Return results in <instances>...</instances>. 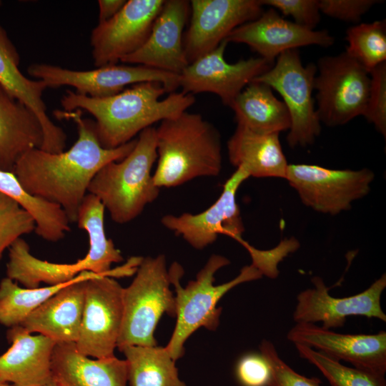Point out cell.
Wrapping results in <instances>:
<instances>
[{
  "mask_svg": "<svg viewBox=\"0 0 386 386\" xmlns=\"http://www.w3.org/2000/svg\"><path fill=\"white\" fill-rule=\"evenodd\" d=\"M43 142L36 115L0 85V170L13 172L19 158Z\"/></svg>",
  "mask_w": 386,
  "mask_h": 386,
  "instance_id": "cell-25",
  "label": "cell"
},
{
  "mask_svg": "<svg viewBox=\"0 0 386 386\" xmlns=\"http://www.w3.org/2000/svg\"><path fill=\"white\" fill-rule=\"evenodd\" d=\"M279 134L256 133L237 125L227 144L230 163L249 177L285 179L288 164Z\"/></svg>",
  "mask_w": 386,
  "mask_h": 386,
  "instance_id": "cell-26",
  "label": "cell"
},
{
  "mask_svg": "<svg viewBox=\"0 0 386 386\" xmlns=\"http://www.w3.org/2000/svg\"><path fill=\"white\" fill-rule=\"evenodd\" d=\"M316 74V65L304 66L298 50L291 49L282 53L267 71L252 81L281 95L290 117L287 141L292 148L312 144L321 132L312 98Z\"/></svg>",
  "mask_w": 386,
  "mask_h": 386,
  "instance_id": "cell-7",
  "label": "cell"
},
{
  "mask_svg": "<svg viewBox=\"0 0 386 386\" xmlns=\"http://www.w3.org/2000/svg\"><path fill=\"white\" fill-rule=\"evenodd\" d=\"M190 23L183 38L189 64L217 48L237 27L259 17L260 0H192Z\"/></svg>",
  "mask_w": 386,
  "mask_h": 386,
  "instance_id": "cell-17",
  "label": "cell"
},
{
  "mask_svg": "<svg viewBox=\"0 0 386 386\" xmlns=\"http://www.w3.org/2000/svg\"><path fill=\"white\" fill-rule=\"evenodd\" d=\"M76 277L65 283L31 289L19 287L7 277L3 278L0 282V324L8 327L20 325L31 312Z\"/></svg>",
  "mask_w": 386,
  "mask_h": 386,
  "instance_id": "cell-29",
  "label": "cell"
},
{
  "mask_svg": "<svg viewBox=\"0 0 386 386\" xmlns=\"http://www.w3.org/2000/svg\"><path fill=\"white\" fill-rule=\"evenodd\" d=\"M259 352L267 359L272 368V386H320L322 382L318 377H305L291 368L279 357L274 345L270 341H262Z\"/></svg>",
  "mask_w": 386,
  "mask_h": 386,
  "instance_id": "cell-34",
  "label": "cell"
},
{
  "mask_svg": "<svg viewBox=\"0 0 386 386\" xmlns=\"http://www.w3.org/2000/svg\"><path fill=\"white\" fill-rule=\"evenodd\" d=\"M229 43L219 45L189 64L179 74L183 93L210 92L230 106L237 95L256 77L267 71L274 63L261 57H251L230 64L224 59Z\"/></svg>",
  "mask_w": 386,
  "mask_h": 386,
  "instance_id": "cell-16",
  "label": "cell"
},
{
  "mask_svg": "<svg viewBox=\"0 0 386 386\" xmlns=\"http://www.w3.org/2000/svg\"><path fill=\"white\" fill-rule=\"evenodd\" d=\"M1 4V1H0V5Z\"/></svg>",
  "mask_w": 386,
  "mask_h": 386,
  "instance_id": "cell-44",
  "label": "cell"
},
{
  "mask_svg": "<svg viewBox=\"0 0 386 386\" xmlns=\"http://www.w3.org/2000/svg\"><path fill=\"white\" fill-rule=\"evenodd\" d=\"M60 119L72 120L78 138L66 151L54 153L32 149L17 161L13 173L30 195L59 206L70 222H76L80 205L95 174L107 164L126 157L137 139L114 149L99 142L94 121L84 118L80 109L54 112Z\"/></svg>",
  "mask_w": 386,
  "mask_h": 386,
  "instance_id": "cell-1",
  "label": "cell"
},
{
  "mask_svg": "<svg viewBox=\"0 0 386 386\" xmlns=\"http://www.w3.org/2000/svg\"><path fill=\"white\" fill-rule=\"evenodd\" d=\"M239 244L249 254L252 259L251 264L256 267L262 276L272 279L276 278L279 274L278 264L299 247L298 242L294 238L285 239L277 247L269 250L257 249L244 239Z\"/></svg>",
  "mask_w": 386,
  "mask_h": 386,
  "instance_id": "cell-35",
  "label": "cell"
},
{
  "mask_svg": "<svg viewBox=\"0 0 386 386\" xmlns=\"http://www.w3.org/2000/svg\"><path fill=\"white\" fill-rule=\"evenodd\" d=\"M235 376L241 386H272V368L260 352L243 355L236 365Z\"/></svg>",
  "mask_w": 386,
  "mask_h": 386,
  "instance_id": "cell-37",
  "label": "cell"
},
{
  "mask_svg": "<svg viewBox=\"0 0 386 386\" xmlns=\"http://www.w3.org/2000/svg\"><path fill=\"white\" fill-rule=\"evenodd\" d=\"M154 184L174 187L201 177H217L222 167L221 136L199 114L187 111L156 128Z\"/></svg>",
  "mask_w": 386,
  "mask_h": 386,
  "instance_id": "cell-3",
  "label": "cell"
},
{
  "mask_svg": "<svg viewBox=\"0 0 386 386\" xmlns=\"http://www.w3.org/2000/svg\"><path fill=\"white\" fill-rule=\"evenodd\" d=\"M238 126L259 134H279L290 129V117L282 101L272 89L259 82H251L229 106Z\"/></svg>",
  "mask_w": 386,
  "mask_h": 386,
  "instance_id": "cell-27",
  "label": "cell"
},
{
  "mask_svg": "<svg viewBox=\"0 0 386 386\" xmlns=\"http://www.w3.org/2000/svg\"><path fill=\"white\" fill-rule=\"evenodd\" d=\"M288 340L322 352L353 367L385 376L386 332L342 334L312 323H296L287 334Z\"/></svg>",
  "mask_w": 386,
  "mask_h": 386,
  "instance_id": "cell-18",
  "label": "cell"
},
{
  "mask_svg": "<svg viewBox=\"0 0 386 386\" xmlns=\"http://www.w3.org/2000/svg\"><path fill=\"white\" fill-rule=\"evenodd\" d=\"M10 347L0 355V382L15 386H46L53 380L51 358L56 344L33 335L21 325L6 333Z\"/></svg>",
  "mask_w": 386,
  "mask_h": 386,
  "instance_id": "cell-22",
  "label": "cell"
},
{
  "mask_svg": "<svg viewBox=\"0 0 386 386\" xmlns=\"http://www.w3.org/2000/svg\"><path fill=\"white\" fill-rule=\"evenodd\" d=\"M46 386H56V385L55 382H54V380H52V382L49 383V385H47Z\"/></svg>",
  "mask_w": 386,
  "mask_h": 386,
  "instance_id": "cell-42",
  "label": "cell"
},
{
  "mask_svg": "<svg viewBox=\"0 0 386 386\" xmlns=\"http://www.w3.org/2000/svg\"><path fill=\"white\" fill-rule=\"evenodd\" d=\"M299 355L315 366L331 386H386L385 376L343 365L322 352L295 344Z\"/></svg>",
  "mask_w": 386,
  "mask_h": 386,
  "instance_id": "cell-31",
  "label": "cell"
},
{
  "mask_svg": "<svg viewBox=\"0 0 386 386\" xmlns=\"http://www.w3.org/2000/svg\"><path fill=\"white\" fill-rule=\"evenodd\" d=\"M28 74L50 88L70 86L76 93L91 98L115 95L128 85L146 81L162 84L167 92L179 86V75L142 65L112 64L79 71L49 64H32Z\"/></svg>",
  "mask_w": 386,
  "mask_h": 386,
  "instance_id": "cell-9",
  "label": "cell"
},
{
  "mask_svg": "<svg viewBox=\"0 0 386 386\" xmlns=\"http://www.w3.org/2000/svg\"><path fill=\"white\" fill-rule=\"evenodd\" d=\"M164 0H129L110 19L99 23L90 36L96 67L117 64L147 39Z\"/></svg>",
  "mask_w": 386,
  "mask_h": 386,
  "instance_id": "cell-14",
  "label": "cell"
},
{
  "mask_svg": "<svg viewBox=\"0 0 386 386\" xmlns=\"http://www.w3.org/2000/svg\"><path fill=\"white\" fill-rule=\"evenodd\" d=\"M51 370L53 380L61 386H127L128 382L126 360L91 359L74 342L56 344Z\"/></svg>",
  "mask_w": 386,
  "mask_h": 386,
  "instance_id": "cell-24",
  "label": "cell"
},
{
  "mask_svg": "<svg viewBox=\"0 0 386 386\" xmlns=\"http://www.w3.org/2000/svg\"><path fill=\"white\" fill-rule=\"evenodd\" d=\"M157 159L156 128L142 130L132 151L111 162L95 174L88 193L103 204L113 222L126 224L136 219L159 196L152 169Z\"/></svg>",
  "mask_w": 386,
  "mask_h": 386,
  "instance_id": "cell-4",
  "label": "cell"
},
{
  "mask_svg": "<svg viewBox=\"0 0 386 386\" xmlns=\"http://www.w3.org/2000/svg\"><path fill=\"white\" fill-rule=\"evenodd\" d=\"M15 184V177L12 172L0 170V192L9 194Z\"/></svg>",
  "mask_w": 386,
  "mask_h": 386,
  "instance_id": "cell-40",
  "label": "cell"
},
{
  "mask_svg": "<svg viewBox=\"0 0 386 386\" xmlns=\"http://www.w3.org/2000/svg\"><path fill=\"white\" fill-rule=\"evenodd\" d=\"M314 89L320 122L343 125L364 114L370 86V73L345 51L318 60Z\"/></svg>",
  "mask_w": 386,
  "mask_h": 386,
  "instance_id": "cell-8",
  "label": "cell"
},
{
  "mask_svg": "<svg viewBox=\"0 0 386 386\" xmlns=\"http://www.w3.org/2000/svg\"><path fill=\"white\" fill-rule=\"evenodd\" d=\"M370 86L363 116L385 137L386 136V63L370 71Z\"/></svg>",
  "mask_w": 386,
  "mask_h": 386,
  "instance_id": "cell-33",
  "label": "cell"
},
{
  "mask_svg": "<svg viewBox=\"0 0 386 386\" xmlns=\"http://www.w3.org/2000/svg\"><path fill=\"white\" fill-rule=\"evenodd\" d=\"M372 170L332 169L314 164H288L285 179L302 202L315 211L336 215L370 191Z\"/></svg>",
  "mask_w": 386,
  "mask_h": 386,
  "instance_id": "cell-10",
  "label": "cell"
},
{
  "mask_svg": "<svg viewBox=\"0 0 386 386\" xmlns=\"http://www.w3.org/2000/svg\"><path fill=\"white\" fill-rule=\"evenodd\" d=\"M228 43L244 44L274 63L282 53L299 47L317 45L328 47L334 38L327 30L316 31L286 20L270 8L257 19L234 29L225 39Z\"/></svg>",
  "mask_w": 386,
  "mask_h": 386,
  "instance_id": "cell-19",
  "label": "cell"
},
{
  "mask_svg": "<svg viewBox=\"0 0 386 386\" xmlns=\"http://www.w3.org/2000/svg\"><path fill=\"white\" fill-rule=\"evenodd\" d=\"M167 92L159 82L132 85L108 97L91 98L67 90L61 99L64 112L80 109L95 118L96 135L106 149L119 147L154 123L172 119L187 111L195 102L193 94Z\"/></svg>",
  "mask_w": 386,
  "mask_h": 386,
  "instance_id": "cell-2",
  "label": "cell"
},
{
  "mask_svg": "<svg viewBox=\"0 0 386 386\" xmlns=\"http://www.w3.org/2000/svg\"><path fill=\"white\" fill-rule=\"evenodd\" d=\"M123 288L109 275L86 281L81 328L75 342L81 354L96 359L114 356L123 318Z\"/></svg>",
  "mask_w": 386,
  "mask_h": 386,
  "instance_id": "cell-12",
  "label": "cell"
},
{
  "mask_svg": "<svg viewBox=\"0 0 386 386\" xmlns=\"http://www.w3.org/2000/svg\"><path fill=\"white\" fill-rule=\"evenodd\" d=\"M0 386H15L14 385H10L9 383H4V382H0Z\"/></svg>",
  "mask_w": 386,
  "mask_h": 386,
  "instance_id": "cell-41",
  "label": "cell"
},
{
  "mask_svg": "<svg viewBox=\"0 0 386 386\" xmlns=\"http://www.w3.org/2000/svg\"><path fill=\"white\" fill-rule=\"evenodd\" d=\"M119 350L126 357L129 386H187L165 347L128 345Z\"/></svg>",
  "mask_w": 386,
  "mask_h": 386,
  "instance_id": "cell-28",
  "label": "cell"
},
{
  "mask_svg": "<svg viewBox=\"0 0 386 386\" xmlns=\"http://www.w3.org/2000/svg\"><path fill=\"white\" fill-rule=\"evenodd\" d=\"M125 0H99V23L106 21L115 16L124 6Z\"/></svg>",
  "mask_w": 386,
  "mask_h": 386,
  "instance_id": "cell-39",
  "label": "cell"
},
{
  "mask_svg": "<svg viewBox=\"0 0 386 386\" xmlns=\"http://www.w3.org/2000/svg\"><path fill=\"white\" fill-rule=\"evenodd\" d=\"M314 287L300 292L292 317L296 323L321 322L327 330L342 327L350 316H363L386 322L380 299L386 287V274H383L364 291L345 297L330 295V288L320 277L311 279Z\"/></svg>",
  "mask_w": 386,
  "mask_h": 386,
  "instance_id": "cell-15",
  "label": "cell"
},
{
  "mask_svg": "<svg viewBox=\"0 0 386 386\" xmlns=\"http://www.w3.org/2000/svg\"><path fill=\"white\" fill-rule=\"evenodd\" d=\"M377 0H320V12L346 22L358 23Z\"/></svg>",
  "mask_w": 386,
  "mask_h": 386,
  "instance_id": "cell-38",
  "label": "cell"
},
{
  "mask_svg": "<svg viewBox=\"0 0 386 386\" xmlns=\"http://www.w3.org/2000/svg\"><path fill=\"white\" fill-rule=\"evenodd\" d=\"M346 53L369 73L386 60L385 20L360 23L347 29Z\"/></svg>",
  "mask_w": 386,
  "mask_h": 386,
  "instance_id": "cell-30",
  "label": "cell"
},
{
  "mask_svg": "<svg viewBox=\"0 0 386 386\" xmlns=\"http://www.w3.org/2000/svg\"><path fill=\"white\" fill-rule=\"evenodd\" d=\"M166 257L142 259L132 283L123 288V318L117 347L157 346L154 330L164 313L175 317Z\"/></svg>",
  "mask_w": 386,
  "mask_h": 386,
  "instance_id": "cell-6",
  "label": "cell"
},
{
  "mask_svg": "<svg viewBox=\"0 0 386 386\" xmlns=\"http://www.w3.org/2000/svg\"><path fill=\"white\" fill-rule=\"evenodd\" d=\"M89 239V248L84 258L73 263H56L34 257L28 243L20 237L8 249L6 277L30 289L39 287L41 282L49 285L65 283L85 271L120 277L119 267L111 269L119 259L115 248L99 237Z\"/></svg>",
  "mask_w": 386,
  "mask_h": 386,
  "instance_id": "cell-11",
  "label": "cell"
},
{
  "mask_svg": "<svg viewBox=\"0 0 386 386\" xmlns=\"http://www.w3.org/2000/svg\"><path fill=\"white\" fill-rule=\"evenodd\" d=\"M249 177L242 167H237L225 182L220 196L209 208L198 214L164 215L161 219L162 224L196 249L213 244L219 234L229 236L239 243L243 239L244 227L236 195Z\"/></svg>",
  "mask_w": 386,
  "mask_h": 386,
  "instance_id": "cell-13",
  "label": "cell"
},
{
  "mask_svg": "<svg viewBox=\"0 0 386 386\" xmlns=\"http://www.w3.org/2000/svg\"><path fill=\"white\" fill-rule=\"evenodd\" d=\"M189 13V1H165L144 44L120 61L179 75L189 65L182 34Z\"/></svg>",
  "mask_w": 386,
  "mask_h": 386,
  "instance_id": "cell-20",
  "label": "cell"
},
{
  "mask_svg": "<svg viewBox=\"0 0 386 386\" xmlns=\"http://www.w3.org/2000/svg\"><path fill=\"white\" fill-rule=\"evenodd\" d=\"M20 56L5 29L0 26V85L13 97L28 107L38 117L44 133L41 149L49 152L64 150L66 135L46 114L42 98L46 84L26 77L19 69Z\"/></svg>",
  "mask_w": 386,
  "mask_h": 386,
  "instance_id": "cell-23",
  "label": "cell"
},
{
  "mask_svg": "<svg viewBox=\"0 0 386 386\" xmlns=\"http://www.w3.org/2000/svg\"><path fill=\"white\" fill-rule=\"evenodd\" d=\"M229 263L230 261L222 255H211L197 274L195 279L190 280L185 287L180 284V279L184 274L182 267L175 262L168 269L170 283L176 292L177 321L165 347L174 360L183 356L186 340L197 329L204 327L208 330H216L222 312V308L217 307V305L228 291L239 284L262 277V273L250 264L243 267L232 280L214 285L216 272Z\"/></svg>",
  "mask_w": 386,
  "mask_h": 386,
  "instance_id": "cell-5",
  "label": "cell"
},
{
  "mask_svg": "<svg viewBox=\"0 0 386 386\" xmlns=\"http://www.w3.org/2000/svg\"><path fill=\"white\" fill-rule=\"evenodd\" d=\"M262 4L291 16L295 24L314 29L321 18L320 0H260Z\"/></svg>",
  "mask_w": 386,
  "mask_h": 386,
  "instance_id": "cell-36",
  "label": "cell"
},
{
  "mask_svg": "<svg viewBox=\"0 0 386 386\" xmlns=\"http://www.w3.org/2000/svg\"><path fill=\"white\" fill-rule=\"evenodd\" d=\"M35 228L31 215L14 199L0 192V261L5 250Z\"/></svg>",
  "mask_w": 386,
  "mask_h": 386,
  "instance_id": "cell-32",
  "label": "cell"
},
{
  "mask_svg": "<svg viewBox=\"0 0 386 386\" xmlns=\"http://www.w3.org/2000/svg\"><path fill=\"white\" fill-rule=\"evenodd\" d=\"M102 275L111 276L81 272L73 282L31 312L20 325L30 333L38 332L56 343H75L81 328L86 281Z\"/></svg>",
  "mask_w": 386,
  "mask_h": 386,
  "instance_id": "cell-21",
  "label": "cell"
},
{
  "mask_svg": "<svg viewBox=\"0 0 386 386\" xmlns=\"http://www.w3.org/2000/svg\"><path fill=\"white\" fill-rule=\"evenodd\" d=\"M55 384H56V386H61V385H59V384H57V383H56V382H55Z\"/></svg>",
  "mask_w": 386,
  "mask_h": 386,
  "instance_id": "cell-43",
  "label": "cell"
}]
</instances>
